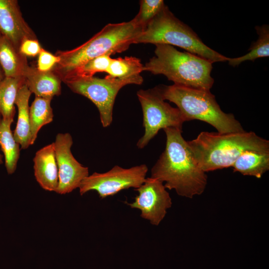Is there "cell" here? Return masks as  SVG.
<instances>
[{
  "mask_svg": "<svg viewBox=\"0 0 269 269\" xmlns=\"http://www.w3.org/2000/svg\"><path fill=\"white\" fill-rule=\"evenodd\" d=\"M51 99L35 97L29 107L30 144H33L40 129L53 119Z\"/></svg>",
  "mask_w": 269,
  "mask_h": 269,
  "instance_id": "obj_20",
  "label": "cell"
},
{
  "mask_svg": "<svg viewBox=\"0 0 269 269\" xmlns=\"http://www.w3.org/2000/svg\"><path fill=\"white\" fill-rule=\"evenodd\" d=\"M25 84L35 97L52 99L61 93V80L52 71L43 72L30 67L24 77Z\"/></svg>",
  "mask_w": 269,
  "mask_h": 269,
  "instance_id": "obj_14",
  "label": "cell"
},
{
  "mask_svg": "<svg viewBox=\"0 0 269 269\" xmlns=\"http://www.w3.org/2000/svg\"><path fill=\"white\" fill-rule=\"evenodd\" d=\"M13 121L0 119V146L5 160V166L8 174H13L16 168L20 155L19 144L15 140L11 130Z\"/></svg>",
  "mask_w": 269,
  "mask_h": 269,
  "instance_id": "obj_19",
  "label": "cell"
},
{
  "mask_svg": "<svg viewBox=\"0 0 269 269\" xmlns=\"http://www.w3.org/2000/svg\"><path fill=\"white\" fill-rule=\"evenodd\" d=\"M234 172L261 178L269 170V151H246L232 165Z\"/></svg>",
  "mask_w": 269,
  "mask_h": 269,
  "instance_id": "obj_17",
  "label": "cell"
},
{
  "mask_svg": "<svg viewBox=\"0 0 269 269\" xmlns=\"http://www.w3.org/2000/svg\"><path fill=\"white\" fill-rule=\"evenodd\" d=\"M111 53H108L87 62L73 72L64 81L90 78L98 72H106L112 60Z\"/></svg>",
  "mask_w": 269,
  "mask_h": 269,
  "instance_id": "obj_23",
  "label": "cell"
},
{
  "mask_svg": "<svg viewBox=\"0 0 269 269\" xmlns=\"http://www.w3.org/2000/svg\"><path fill=\"white\" fill-rule=\"evenodd\" d=\"M133 19L128 22L109 23L89 40L74 49L58 50L60 62L52 72L63 82L84 64L102 55L115 54L127 50L143 31Z\"/></svg>",
  "mask_w": 269,
  "mask_h": 269,
  "instance_id": "obj_3",
  "label": "cell"
},
{
  "mask_svg": "<svg viewBox=\"0 0 269 269\" xmlns=\"http://www.w3.org/2000/svg\"><path fill=\"white\" fill-rule=\"evenodd\" d=\"M1 118V116L0 115V119ZM3 156L1 153H0V165L3 163Z\"/></svg>",
  "mask_w": 269,
  "mask_h": 269,
  "instance_id": "obj_28",
  "label": "cell"
},
{
  "mask_svg": "<svg viewBox=\"0 0 269 269\" xmlns=\"http://www.w3.org/2000/svg\"><path fill=\"white\" fill-rule=\"evenodd\" d=\"M164 100L175 104L187 121L198 120L209 124L220 134L244 132L232 114L224 113L210 91L183 86H159Z\"/></svg>",
  "mask_w": 269,
  "mask_h": 269,
  "instance_id": "obj_5",
  "label": "cell"
},
{
  "mask_svg": "<svg viewBox=\"0 0 269 269\" xmlns=\"http://www.w3.org/2000/svg\"><path fill=\"white\" fill-rule=\"evenodd\" d=\"M138 43L178 46L212 63L229 59L206 45L196 33L177 18L165 4L135 38L134 44Z\"/></svg>",
  "mask_w": 269,
  "mask_h": 269,
  "instance_id": "obj_6",
  "label": "cell"
},
{
  "mask_svg": "<svg viewBox=\"0 0 269 269\" xmlns=\"http://www.w3.org/2000/svg\"><path fill=\"white\" fill-rule=\"evenodd\" d=\"M36 69L43 72L52 71L60 62V57L42 48L38 54Z\"/></svg>",
  "mask_w": 269,
  "mask_h": 269,
  "instance_id": "obj_25",
  "label": "cell"
},
{
  "mask_svg": "<svg viewBox=\"0 0 269 269\" xmlns=\"http://www.w3.org/2000/svg\"><path fill=\"white\" fill-rule=\"evenodd\" d=\"M187 143L198 165L205 172L232 167L245 151H269V141L253 132H202Z\"/></svg>",
  "mask_w": 269,
  "mask_h": 269,
  "instance_id": "obj_2",
  "label": "cell"
},
{
  "mask_svg": "<svg viewBox=\"0 0 269 269\" xmlns=\"http://www.w3.org/2000/svg\"><path fill=\"white\" fill-rule=\"evenodd\" d=\"M34 174L45 190L56 192L58 186V169L53 143L41 148L33 158Z\"/></svg>",
  "mask_w": 269,
  "mask_h": 269,
  "instance_id": "obj_13",
  "label": "cell"
},
{
  "mask_svg": "<svg viewBox=\"0 0 269 269\" xmlns=\"http://www.w3.org/2000/svg\"><path fill=\"white\" fill-rule=\"evenodd\" d=\"M155 45V55L143 65V71L163 75L174 84L210 91L214 82L211 61L170 45Z\"/></svg>",
  "mask_w": 269,
  "mask_h": 269,
  "instance_id": "obj_4",
  "label": "cell"
},
{
  "mask_svg": "<svg viewBox=\"0 0 269 269\" xmlns=\"http://www.w3.org/2000/svg\"><path fill=\"white\" fill-rule=\"evenodd\" d=\"M147 171L148 167L144 164L129 168L115 165L106 172H94L89 175L81 182L79 192L83 195L94 190L101 198L104 199L124 189H136L144 182Z\"/></svg>",
  "mask_w": 269,
  "mask_h": 269,
  "instance_id": "obj_9",
  "label": "cell"
},
{
  "mask_svg": "<svg viewBox=\"0 0 269 269\" xmlns=\"http://www.w3.org/2000/svg\"><path fill=\"white\" fill-rule=\"evenodd\" d=\"M139 3V12L133 19L144 29L161 9L164 3L162 0H141Z\"/></svg>",
  "mask_w": 269,
  "mask_h": 269,
  "instance_id": "obj_24",
  "label": "cell"
},
{
  "mask_svg": "<svg viewBox=\"0 0 269 269\" xmlns=\"http://www.w3.org/2000/svg\"><path fill=\"white\" fill-rule=\"evenodd\" d=\"M53 143L58 169V186L56 192L67 194L79 188L82 180L89 175V169L73 155L71 150L73 139L70 134H58Z\"/></svg>",
  "mask_w": 269,
  "mask_h": 269,
  "instance_id": "obj_10",
  "label": "cell"
},
{
  "mask_svg": "<svg viewBox=\"0 0 269 269\" xmlns=\"http://www.w3.org/2000/svg\"><path fill=\"white\" fill-rule=\"evenodd\" d=\"M0 33L19 50L27 39H37L25 21L16 0H0Z\"/></svg>",
  "mask_w": 269,
  "mask_h": 269,
  "instance_id": "obj_12",
  "label": "cell"
},
{
  "mask_svg": "<svg viewBox=\"0 0 269 269\" xmlns=\"http://www.w3.org/2000/svg\"><path fill=\"white\" fill-rule=\"evenodd\" d=\"M259 36L258 40L251 46L249 52L246 54L236 58H229V64L236 67L248 60L256 59L269 56V26L267 24L255 27Z\"/></svg>",
  "mask_w": 269,
  "mask_h": 269,
  "instance_id": "obj_21",
  "label": "cell"
},
{
  "mask_svg": "<svg viewBox=\"0 0 269 269\" xmlns=\"http://www.w3.org/2000/svg\"><path fill=\"white\" fill-rule=\"evenodd\" d=\"M32 93L25 84L19 89L15 105L18 109V118L13 137L23 149L27 148L30 144V125L29 100Z\"/></svg>",
  "mask_w": 269,
  "mask_h": 269,
  "instance_id": "obj_16",
  "label": "cell"
},
{
  "mask_svg": "<svg viewBox=\"0 0 269 269\" xmlns=\"http://www.w3.org/2000/svg\"><path fill=\"white\" fill-rule=\"evenodd\" d=\"M5 77L4 72L0 66V82Z\"/></svg>",
  "mask_w": 269,
  "mask_h": 269,
  "instance_id": "obj_27",
  "label": "cell"
},
{
  "mask_svg": "<svg viewBox=\"0 0 269 269\" xmlns=\"http://www.w3.org/2000/svg\"><path fill=\"white\" fill-rule=\"evenodd\" d=\"M136 95L143 113V135L138 140L136 146L144 148L161 129L175 128L182 130L186 119L177 108L165 102L159 86L147 90L140 89Z\"/></svg>",
  "mask_w": 269,
  "mask_h": 269,
  "instance_id": "obj_7",
  "label": "cell"
},
{
  "mask_svg": "<svg viewBox=\"0 0 269 269\" xmlns=\"http://www.w3.org/2000/svg\"><path fill=\"white\" fill-rule=\"evenodd\" d=\"M166 135L164 150L151 170V177L174 190L182 197L192 198L205 191L208 177L198 165L182 135V131L175 128L163 129Z\"/></svg>",
  "mask_w": 269,
  "mask_h": 269,
  "instance_id": "obj_1",
  "label": "cell"
},
{
  "mask_svg": "<svg viewBox=\"0 0 269 269\" xmlns=\"http://www.w3.org/2000/svg\"><path fill=\"white\" fill-rule=\"evenodd\" d=\"M42 48L37 39H27L21 43L19 51L26 57H33L38 55Z\"/></svg>",
  "mask_w": 269,
  "mask_h": 269,
  "instance_id": "obj_26",
  "label": "cell"
},
{
  "mask_svg": "<svg viewBox=\"0 0 269 269\" xmlns=\"http://www.w3.org/2000/svg\"><path fill=\"white\" fill-rule=\"evenodd\" d=\"M134 200L126 203L140 210V216L154 226H158L172 206V199L163 182L152 177L146 178L138 188Z\"/></svg>",
  "mask_w": 269,
  "mask_h": 269,
  "instance_id": "obj_11",
  "label": "cell"
},
{
  "mask_svg": "<svg viewBox=\"0 0 269 269\" xmlns=\"http://www.w3.org/2000/svg\"><path fill=\"white\" fill-rule=\"evenodd\" d=\"M142 77L138 78H114L106 75L103 78L96 77L78 79L65 82L73 92L91 101L99 112L104 128L110 126L113 121V110L119 91L129 84L140 85Z\"/></svg>",
  "mask_w": 269,
  "mask_h": 269,
  "instance_id": "obj_8",
  "label": "cell"
},
{
  "mask_svg": "<svg viewBox=\"0 0 269 269\" xmlns=\"http://www.w3.org/2000/svg\"><path fill=\"white\" fill-rule=\"evenodd\" d=\"M0 66L7 77H24L30 67L27 57L0 33Z\"/></svg>",
  "mask_w": 269,
  "mask_h": 269,
  "instance_id": "obj_15",
  "label": "cell"
},
{
  "mask_svg": "<svg viewBox=\"0 0 269 269\" xmlns=\"http://www.w3.org/2000/svg\"><path fill=\"white\" fill-rule=\"evenodd\" d=\"M24 84V77H5L0 82V115L3 120L13 121L16 97Z\"/></svg>",
  "mask_w": 269,
  "mask_h": 269,
  "instance_id": "obj_18",
  "label": "cell"
},
{
  "mask_svg": "<svg viewBox=\"0 0 269 269\" xmlns=\"http://www.w3.org/2000/svg\"><path fill=\"white\" fill-rule=\"evenodd\" d=\"M143 71V65L140 60L133 56H126L113 59L106 72L108 76L112 78H138Z\"/></svg>",
  "mask_w": 269,
  "mask_h": 269,
  "instance_id": "obj_22",
  "label": "cell"
}]
</instances>
